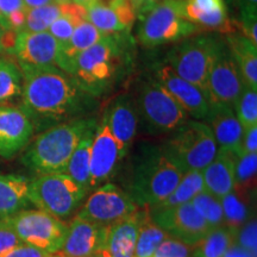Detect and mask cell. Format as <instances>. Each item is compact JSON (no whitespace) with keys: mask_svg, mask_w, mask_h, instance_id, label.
Here are the masks:
<instances>
[{"mask_svg":"<svg viewBox=\"0 0 257 257\" xmlns=\"http://www.w3.org/2000/svg\"><path fill=\"white\" fill-rule=\"evenodd\" d=\"M135 104L138 118L148 133L154 135L172 134L192 119L154 76L141 85Z\"/></svg>","mask_w":257,"mask_h":257,"instance_id":"52a82bcc","label":"cell"},{"mask_svg":"<svg viewBox=\"0 0 257 257\" xmlns=\"http://www.w3.org/2000/svg\"><path fill=\"white\" fill-rule=\"evenodd\" d=\"M206 121L216 140L218 150H226L236 155L242 153L244 130L232 106L211 102Z\"/></svg>","mask_w":257,"mask_h":257,"instance_id":"ffe728a7","label":"cell"},{"mask_svg":"<svg viewBox=\"0 0 257 257\" xmlns=\"http://www.w3.org/2000/svg\"><path fill=\"white\" fill-rule=\"evenodd\" d=\"M225 46L223 38L204 34L185 38L167 56V63L174 72L206 92L208 75Z\"/></svg>","mask_w":257,"mask_h":257,"instance_id":"5b68a950","label":"cell"},{"mask_svg":"<svg viewBox=\"0 0 257 257\" xmlns=\"http://www.w3.org/2000/svg\"><path fill=\"white\" fill-rule=\"evenodd\" d=\"M22 85L23 74L18 63L9 59H0V106L21 98Z\"/></svg>","mask_w":257,"mask_h":257,"instance_id":"1f68e13d","label":"cell"},{"mask_svg":"<svg viewBox=\"0 0 257 257\" xmlns=\"http://www.w3.org/2000/svg\"><path fill=\"white\" fill-rule=\"evenodd\" d=\"M53 2L57 5H67V4H70L72 0H53Z\"/></svg>","mask_w":257,"mask_h":257,"instance_id":"f5cc1de1","label":"cell"},{"mask_svg":"<svg viewBox=\"0 0 257 257\" xmlns=\"http://www.w3.org/2000/svg\"><path fill=\"white\" fill-rule=\"evenodd\" d=\"M87 21L105 35H128L136 21L133 8L127 3L115 9L86 6Z\"/></svg>","mask_w":257,"mask_h":257,"instance_id":"cb8c5ba5","label":"cell"},{"mask_svg":"<svg viewBox=\"0 0 257 257\" xmlns=\"http://www.w3.org/2000/svg\"><path fill=\"white\" fill-rule=\"evenodd\" d=\"M167 237L168 234L159 224L153 220L149 211L144 210L141 218L140 229H138L134 257H153L154 252Z\"/></svg>","mask_w":257,"mask_h":257,"instance_id":"4dcf8cb0","label":"cell"},{"mask_svg":"<svg viewBox=\"0 0 257 257\" xmlns=\"http://www.w3.org/2000/svg\"><path fill=\"white\" fill-rule=\"evenodd\" d=\"M29 184L30 179L27 176L0 174V218L9 217L30 206Z\"/></svg>","mask_w":257,"mask_h":257,"instance_id":"484cf974","label":"cell"},{"mask_svg":"<svg viewBox=\"0 0 257 257\" xmlns=\"http://www.w3.org/2000/svg\"><path fill=\"white\" fill-rule=\"evenodd\" d=\"M185 17L199 29L231 34L236 31L225 0H186Z\"/></svg>","mask_w":257,"mask_h":257,"instance_id":"7402d4cb","label":"cell"},{"mask_svg":"<svg viewBox=\"0 0 257 257\" xmlns=\"http://www.w3.org/2000/svg\"><path fill=\"white\" fill-rule=\"evenodd\" d=\"M128 35H106L100 42L76 57L72 76L93 98L114 87L128 68Z\"/></svg>","mask_w":257,"mask_h":257,"instance_id":"7a4b0ae2","label":"cell"},{"mask_svg":"<svg viewBox=\"0 0 257 257\" xmlns=\"http://www.w3.org/2000/svg\"><path fill=\"white\" fill-rule=\"evenodd\" d=\"M105 36L106 35L104 32H101L92 23H89L87 19L81 22L74 30V34L72 38H70L68 46L62 49L59 68L67 74H69V75H72L76 57L82 51L87 50L88 48L100 42Z\"/></svg>","mask_w":257,"mask_h":257,"instance_id":"4316f807","label":"cell"},{"mask_svg":"<svg viewBox=\"0 0 257 257\" xmlns=\"http://www.w3.org/2000/svg\"><path fill=\"white\" fill-rule=\"evenodd\" d=\"M225 43L238 67L244 86L257 89V46L237 31L226 34Z\"/></svg>","mask_w":257,"mask_h":257,"instance_id":"d4e9b609","label":"cell"},{"mask_svg":"<svg viewBox=\"0 0 257 257\" xmlns=\"http://www.w3.org/2000/svg\"><path fill=\"white\" fill-rule=\"evenodd\" d=\"M62 48L48 31H21L16 35L11 54L17 60L18 66L46 67L59 68Z\"/></svg>","mask_w":257,"mask_h":257,"instance_id":"9a60e30c","label":"cell"},{"mask_svg":"<svg viewBox=\"0 0 257 257\" xmlns=\"http://www.w3.org/2000/svg\"><path fill=\"white\" fill-rule=\"evenodd\" d=\"M22 243L56 253L66 238L68 224L42 210H22L4 217Z\"/></svg>","mask_w":257,"mask_h":257,"instance_id":"30bf717a","label":"cell"},{"mask_svg":"<svg viewBox=\"0 0 257 257\" xmlns=\"http://www.w3.org/2000/svg\"><path fill=\"white\" fill-rule=\"evenodd\" d=\"M105 114L112 136L124 159L133 146L140 121L135 100L126 94L117 96L106 108Z\"/></svg>","mask_w":257,"mask_h":257,"instance_id":"d6986e66","label":"cell"},{"mask_svg":"<svg viewBox=\"0 0 257 257\" xmlns=\"http://www.w3.org/2000/svg\"><path fill=\"white\" fill-rule=\"evenodd\" d=\"M233 108L243 130L257 125V89L244 86Z\"/></svg>","mask_w":257,"mask_h":257,"instance_id":"8d00e7d4","label":"cell"},{"mask_svg":"<svg viewBox=\"0 0 257 257\" xmlns=\"http://www.w3.org/2000/svg\"><path fill=\"white\" fill-rule=\"evenodd\" d=\"M163 148L185 172L204 170L218 152L211 127L205 121L197 119H189L172 133Z\"/></svg>","mask_w":257,"mask_h":257,"instance_id":"9c48e42d","label":"cell"},{"mask_svg":"<svg viewBox=\"0 0 257 257\" xmlns=\"http://www.w3.org/2000/svg\"><path fill=\"white\" fill-rule=\"evenodd\" d=\"M234 245V236L225 225L208 231L206 236L192 246L193 257H225Z\"/></svg>","mask_w":257,"mask_h":257,"instance_id":"f546056e","label":"cell"},{"mask_svg":"<svg viewBox=\"0 0 257 257\" xmlns=\"http://www.w3.org/2000/svg\"><path fill=\"white\" fill-rule=\"evenodd\" d=\"M186 0H160L142 19L138 41L147 48L162 46L193 36L199 28L185 17Z\"/></svg>","mask_w":257,"mask_h":257,"instance_id":"ba28073f","label":"cell"},{"mask_svg":"<svg viewBox=\"0 0 257 257\" xmlns=\"http://www.w3.org/2000/svg\"><path fill=\"white\" fill-rule=\"evenodd\" d=\"M95 127H93L83 136L81 142L74 150L64 170L67 175H69L87 193H89V181H91V148Z\"/></svg>","mask_w":257,"mask_h":257,"instance_id":"83f0119b","label":"cell"},{"mask_svg":"<svg viewBox=\"0 0 257 257\" xmlns=\"http://www.w3.org/2000/svg\"><path fill=\"white\" fill-rule=\"evenodd\" d=\"M19 244H22L21 239L18 238L11 225L5 218H0V256L15 249Z\"/></svg>","mask_w":257,"mask_h":257,"instance_id":"60d3db41","label":"cell"},{"mask_svg":"<svg viewBox=\"0 0 257 257\" xmlns=\"http://www.w3.org/2000/svg\"><path fill=\"white\" fill-rule=\"evenodd\" d=\"M5 51H8L5 44V31L0 29V54L5 53Z\"/></svg>","mask_w":257,"mask_h":257,"instance_id":"f907efd6","label":"cell"},{"mask_svg":"<svg viewBox=\"0 0 257 257\" xmlns=\"http://www.w3.org/2000/svg\"><path fill=\"white\" fill-rule=\"evenodd\" d=\"M128 4L133 8L136 18L140 17L141 19L144 18L148 12L155 6L160 0H127Z\"/></svg>","mask_w":257,"mask_h":257,"instance_id":"f6af8a7d","label":"cell"},{"mask_svg":"<svg viewBox=\"0 0 257 257\" xmlns=\"http://www.w3.org/2000/svg\"><path fill=\"white\" fill-rule=\"evenodd\" d=\"M87 195L66 173L38 174L29 184L30 204L61 220L79 210Z\"/></svg>","mask_w":257,"mask_h":257,"instance_id":"8992f818","label":"cell"},{"mask_svg":"<svg viewBox=\"0 0 257 257\" xmlns=\"http://www.w3.org/2000/svg\"><path fill=\"white\" fill-rule=\"evenodd\" d=\"M225 257H252V256L250 255L249 252H246L245 250H243L242 248H239L238 245L234 244V245H232V248L227 251Z\"/></svg>","mask_w":257,"mask_h":257,"instance_id":"c3c4849f","label":"cell"},{"mask_svg":"<svg viewBox=\"0 0 257 257\" xmlns=\"http://www.w3.org/2000/svg\"><path fill=\"white\" fill-rule=\"evenodd\" d=\"M192 205L194 206L198 213L202 217V219L206 221L210 229L221 226L224 225L223 207L219 199L206 191H202L192 199Z\"/></svg>","mask_w":257,"mask_h":257,"instance_id":"d590c367","label":"cell"},{"mask_svg":"<svg viewBox=\"0 0 257 257\" xmlns=\"http://www.w3.org/2000/svg\"><path fill=\"white\" fill-rule=\"evenodd\" d=\"M35 126L29 115L17 106H0V156L12 159L30 143Z\"/></svg>","mask_w":257,"mask_h":257,"instance_id":"e0dca14e","label":"cell"},{"mask_svg":"<svg viewBox=\"0 0 257 257\" xmlns=\"http://www.w3.org/2000/svg\"><path fill=\"white\" fill-rule=\"evenodd\" d=\"M185 173L163 146L148 147L135 162L128 194L138 207L150 208L174 191Z\"/></svg>","mask_w":257,"mask_h":257,"instance_id":"277c9868","label":"cell"},{"mask_svg":"<svg viewBox=\"0 0 257 257\" xmlns=\"http://www.w3.org/2000/svg\"><path fill=\"white\" fill-rule=\"evenodd\" d=\"M0 257H60L57 253L47 252L44 250L37 249L35 246L28 245V244H19L15 249L10 250L9 252L4 253Z\"/></svg>","mask_w":257,"mask_h":257,"instance_id":"b9f144b4","label":"cell"},{"mask_svg":"<svg viewBox=\"0 0 257 257\" xmlns=\"http://www.w3.org/2000/svg\"><path fill=\"white\" fill-rule=\"evenodd\" d=\"M202 191H204V185H202V174L200 170H188L182 176L181 181L179 182L174 191L160 204L150 207L149 211H163L179 206V205L187 204Z\"/></svg>","mask_w":257,"mask_h":257,"instance_id":"f1b7e54d","label":"cell"},{"mask_svg":"<svg viewBox=\"0 0 257 257\" xmlns=\"http://www.w3.org/2000/svg\"><path fill=\"white\" fill-rule=\"evenodd\" d=\"M96 124L95 118L85 117L41 131L24 149L22 163L37 175L64 173L74 150Z\"/></svg>","mask_w":257,"mask_h":257,"instance_id":"3957f363","label":"cell"},{"mask_svg":"<svg viewBox=\"0 0 257 257\" xmlns=\"http://www.w3.org/2000/svg\"><path fill=\"white\" fill-rule=\"evenodd\" d=\"M21 10H27L23 0H0V16L4 19L5 24L8 17L15 14V12L21 11Z\"/></svg>","mask_w":257,"mask_h":257,"instance_id":"ee69618b","label":"cell"},{"mask_svg":"<svg viewBox=\"0 0 257 257\" xmlns=\"http://www.w3.org/2000/svg\"><path fill=\"white\" fill-rule=\"evenodd\" d=\"M149 214L168 236L191 246L204 238L211 230L192 202L179 205L168 210L149 211Z\"/></svg>","mask_w":257,"mask_h":257,"instance_id":"7c38bea8","label":"cell"},{"mask_svg":"<svg viewBox=\"0 0 257 257\" xmlns=\"http://www.w3.org/2000/svg\"><path fill=\"white\" fill-rule=\"evenodd\" d=\"M244 88L240 72L226 43L212 67L206 83V94L211 102L234 106Z\"/></svg>","mask_w":257,"mask_h":257,"instance_id":"5bb4252c","label":"cell"},{"mask_svg":"<svg viewBox=\"0 0 257 257\" xmlns=\"http://www.w3.org/2000/svg\"><path fill=\"white\" fill-rule=\"evenodd\" d=\"M63 15V5H57L55 3L31 9L27 11V19L23 31L43 32L48 31L50 25Z\"/></svg>","mask_w":257,"mask_h":257,"instance_id":"836d02e7","label":"cell"},{"mask_svg":"<svg viewBox=\"0 0 257 257\" xmlns=\"http://www.w3.org/2000/svg\"><path fill=\"white\" fill-rule=\"evenodd\" d=\"M143 211L138 208L131 216L107 225L100 251L107 257H134Z\"/></svg>","mask_w":257,"mask_h":257,"instance_id":"44dd1931","label":"cell"},{"mask_svg":"<svg viewBox=\"0 0 257 257\" xmlns=\"http://www.w3.org/2000/svg\"><path fill=\"white\" fill-rule=\"evenodd\" d=\"M127 0H89L87 6H99V8L115 9L118 6L124 5Z\"/></svg>","mask_w":257,"mask_h":257,"instance_id":"bcb514c9","label":"cell"},{"mask_svg":"<svg viewBox=\"0 0 257 257\" xmlns=\"http://www.w3.org/2000/svg\"><path fill=\"white\" fill-rule=\"evenodd\" d=\"M232 4L238 10L242 9H257V0H231Z\"/></svg>","mask_w":257,"mask_h":257,"instance_id":"7dc6e473","label":"cell"},{"mask_svg":"<svg viewBox=\"0 0 257 257\" xmlns=\"http://www.w3.org/2000/svg\"><path fill=\"white\" fill-rule=\"evenodd\" d=\"M153 257H193L192 246L168 236L160 244Z\"/></svg>","mask_w":257,"mask_h":257,"instance_id":"74e56055","label":"cell"},{"mask_svg":"<svg viewBox=\"0 0 257 257\" xmlns=\"http://www.w3.org/2000/svg\"><path fill=\"white\" fill-rule=\"evenodd\" d=\"M220 202L223 207L224 225L236 238L237 232L249 219V210L243 200V194L240 195V193L233 191L221 198Z\"/></svg>","mask_w":257,"mask_h":257,"instance_id":"d6a6232c","label":"cell"},{"mask_svg":"<svg viewBox=\"0 0 257 257\" xmlns=\"http://www.w3.org/2000/svg\"><path fill=\"white\" fill-rule=\"evenodd\" d=\"M89 257H107V256H106L104 252H101V251H100V250H99V251H98V252H95V253H94V255H92V256H89Z\"/></svg>","mask_w":257,"mask_h":257,"instance_id":"11a10c76","label":"cell"},{"mask_svg":"<svg viewBox=\"0 0 257 257\" xmlns=\"http://www.w3.org/2000/svg\"><path fill=\"white\" fill-rule=\"evenodd\" d=\"M0 29H3V30H4V31H9L8 28H6V24H5L4 19L2 18V16H0Z\"/></svg>","mask_w":257,"mask_h":257,"instance_id":"db71d44e","label":"cell"},{"mask_svg":"<svg viewBox=\"0 0 257 257\" xmlns=\"http://www.w3.org/2000/svg\"><path fill=\"white\" fill-rule=\"evenodd\" d=\"M256 219H251L240 227L234 238V244L249 252L252 257H256Z\"/></svg>","mask_w":257,"mask_h":257,"instance_id":"f35d334b","label":"cell"},{"mask_svg":"<svg viewBox=\"0 0 257 257\" xmlns=\"http://www.w3.org/2000/svg\"><path fill=\"white\" fill-rule=\"evenodd\" d=\"M257 173V153L234 156V191L242 193L252 188Z\"/></svg>","mask_w":257,"mask_h":257,"instance_id":"e575fe53","label":"cell"},{"mask_svg":"<svg viewBox=\"0 0 257 257\" xmlns=\"http://www.w3.org/2000/svg\"><path fill=\"white\" fill-rule=\"evenodd\" d=\"M239 27L244 36L257 46V9L239 10Z\"/></svg>","mask_w":257,"mask_h":257,"instance_id":"ab89813d","label":"cell"},{"mask_svg":"<svg viewBox=\"0 0 257 257\" xmlns=\"http://www.w3.org/2000/svg\"><path fill=\"white\" fill-rule=\"evenodd\" d=\"M170 93L191 118L206 120L210 112V100L206 92L179 76L168 64H161L154 76Z\"/></svg>","mask_w":257,"mask_h":257,"instance_id":"2e32d148","label":"cell"},{"mask_svg":"<svg viewBox=\"0 0 257 257\" xmlns=\"http://www.w3.org/2000/svg\"><path fill=\"white\" fill-rule=\"evenodd\" d=\"M23 74L21 102L35 131L85 118L95 106V98L80 87L72 75L55 66H19Z\"/></svg>","mask_w":257,"mask_h":257,"instance_id":"6da1fadb","label":"cell"},{"mask_svg":"<svg viewBox=\"0 0 257 257\" xmlns=\"http://www.w3.org/2000/svg\"><path fill=\"white\" fill-rule=\"evenodd\" d=\"M72 3H74V4H78V5H82L86 8L89 3V0H72Z\"/></svg>","mask_w":257,"mask_h":257,"instance_id":"816d5d0a","label":"cell"},{"mask_svg":"<svg viewBox=\"0 0 257 257\" xmlns=\"http://www.w3.org/2000/svg\"><path fill=\"white\" fill-rule=\"evenodd\" d=\"M123 160L119 147L112 136L104 112L96 124L91 148V181L89 192L106 184L117 172Z\"/></svg>","mask_w":257,"mask_h":257,"instance_id":"4fadbf2b","label":"cell"},{"mask_svg":"<svg viewBox=\"0 0 257 257\" xmlns=\"http://www.w3.org/2000/svg\"><path fill=\"white\" fill-rule=\"evenodd\" d=\"M242 153H257V125H253V126L244 130L242 138Z\"/></svg>","mask_w":257,"mask_h":257,"instance_id":"7bdbcfd3","label":"cell"},{"mask_svg":"<svg viewBox=\"0 0 257 257\" xmlns=\"http://www.w3.org/2000/svg\"><path fill=\"white\" fill-rule=\"evenodd\" d=\"M107 225L74 217L68 224L66 238L56 253L60 257H89L101 249Z\"/></svg>","mask_w":257,"mask_h":257,"instance_id":"ac0fdd59","label":"cell"},{"mask_svg":"<svg viewBox=\"0 0 257 257\" xmlns=\"http://www.w3.org/2000/svg\"><path fill=\"white\" fill-rule=\"evenodd\" d=\"M137 210V204L127 192L117 185L106 182L85 198L75 217L99 225H110L131 216Z\"/></svg>","mask_w":257,"mask_h":257,"instance_id":"8fae6325","label":"cell"},{"mask_svg":"<svg viewBox=\"0 0 257 257\" xmlns=\"http://www.w3.org/2000/svg\"><path fill=\"white\" fill-rule=\"evenodd\" d=\"M234 156L231 152L218 150L213 161L201 170L204 191L219 200L234 191Z\"/></svg>","mask_w":257,"mask_h":257,"instance_id":"603a6c76","label":"cell"},{"mask_svg":"<svg viewBox=\"0 0 257 257\" xmlns=\"http://www.w3.org/2000/svg\"><path fill=\"white\" fill-rule=\"evenodd\" d=\"M23 3L27 10H31V9L41 8V6L51 4V3L54 2L53 0H23Z\"/></svg>","mask_w":257,"mask_h":257,"instance_id":"681fc988","label":"cell"}]
</instances>
